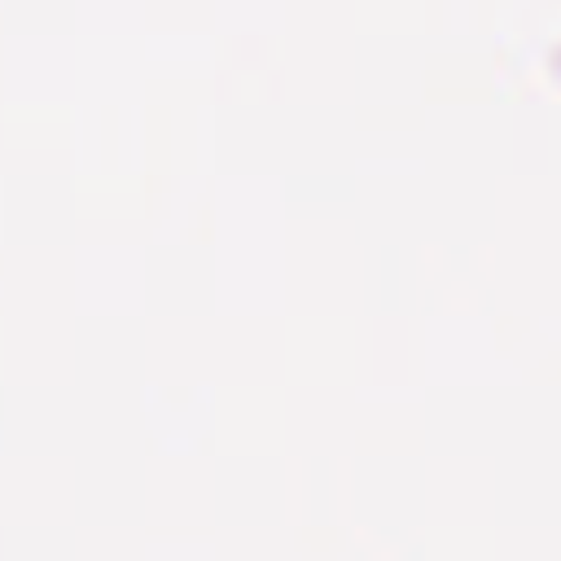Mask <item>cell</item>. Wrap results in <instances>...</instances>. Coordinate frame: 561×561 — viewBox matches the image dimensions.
Returning a JSON list of instances; mask_svg holds the SVG:
<instances>
[]
</instances>
